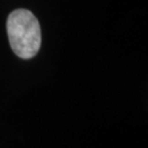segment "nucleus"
I'll return each mask as SVG.
<instances>
[{
    "mask_svg": "<svg viewBox=\"0 0 148 148\" xmlns=\"http://www.w3.org/2000/svg\"><path fill=\"white\" fill-rule=\"evenodd\" d=\"M7 32L11 48L19 57L29 59L37 54L42 41L41 27L31 11H12L7 20Z\"/></svg>",
    "mask_w": 148,
    "mask_h": 148,
    "instance_id": "1",
    "label": "nucleus"
}]
</instances>
